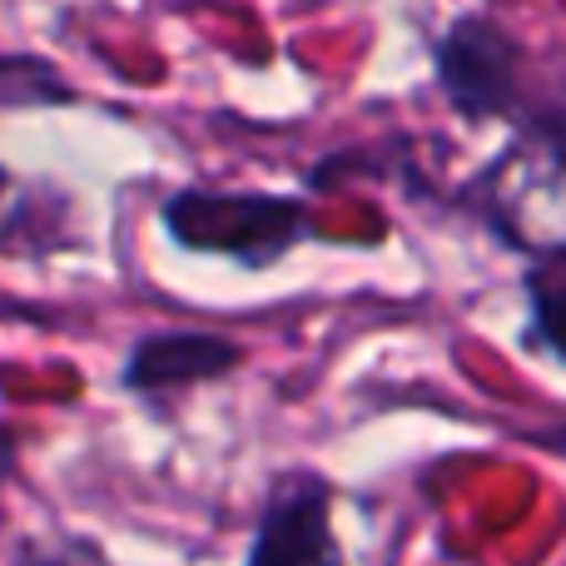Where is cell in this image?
I'll return each instance as SVG.
<instances>
[{"label": "cell", "instance_id": "6da1fadb", "mask_svg": "<svg viewBox=\"0 0 566 566\" xmlns=\"http://www.w3.org/2000/svg\"><path fill=\"white\" fill-rule=\"evenodd\" d=\"M169 239L189 254H219L244 269H269L318 229L303 199L289 195H229V189H179L159 209Z\"/></svg>", "mask_w": 566, "mask_h": 566}, {"label": "cell", "instance_id": "7a4b0ae2", "mask_svg": "<svg viewBox=\"0 0 566 566\" xmlns=\"http://www.w3.org/2000/svg\"><path fill=\"white\" fill-rule=\"evenodd\" d=\"M438 85L448 105L458 109L468 125H488V119H517L532 105L527 85H522V45L497 25L492 15H462L438 40Z\"/></svg>", "mask_w": 566, "mask_h": 566}, {"label": "cell", "instance_id": "3957f363", "mask_svg": "<svg viewBox=\"0 0 566 566\" xmlns=\"http://www.w3.org/2000/svg\"><path fill=\"white\" fill-rule=\"evenodd\" d=\"M244 566H348L333 532V482L293 468L274 478Z\"/></svg>", "mask_w": 566, "mask_h": 566}, {"label": "cell", "instance_id": "277c9868", "mask_svg": "<svg viewBox=\"0 0 566 566\" xmlns=\"http://www.w3.org/2000/svg\"><path fill=\"white\" fill-rule=\"evenodd\" d=\"M244 363V348L224 333H145L135 348L125 353V368H119V382L129 392H179L195 388V382H219L224 373H234Z\"/></svg>", "mask_w": 566, "mask_h": 566}, {"label": "cell", "instance_id": "5b68a950", "mask_svg": "<svg viewBox=\"0 0 566 566\" xmlns=\"http://www.w3.org/2000/svg\"><path fill=\"white\" fill-rule=\"evenodd\" d=\"M65 199L50 189L20 185L10 169H0V254H50L65 244Z\"/></svg>", "mask_w": 566, "mask_h": 566}, {"label": "cell", "instance_id": "8992f818", "mask_svg": "<svg viewBox=\"0 0 566 566\" xmlns=\"http://www.w3.org/2000/svg\"><path fill=\"white\" fill-rule=\"evenodd\" d=\"M527 343L566 363V244H542L527 264Z\"/></svg>", "mask_w": 566, "mask_h": 566}, {"label": "cell", "instance_id": "52a82bcc", "mask_svg": "<svg viewBox=\"0 0 566 566\" xmlns=\"http://www.w3.org/2000/svg\"><path fill=\"white\" fill-rule=\"evenodd\" d=\"M70 85L45 60H0V109L10 105H65Z\"/></svg>", "mask_w": 566, "mask_h": 566}, {"label": "cell", "instance_id": "ba28073f", "mask_svg": "<svg viewBox=\"0 0 566 566\" xmlns=\"http://www.w3.org/2000/svg\"><path fill=\"white\" fill-rule=\"evenodd\" d=\"M15 566H115L90 537H25L15 547Z\"/></svg>", "mask_w": 566, "mask_h": 566}]
</instances>
